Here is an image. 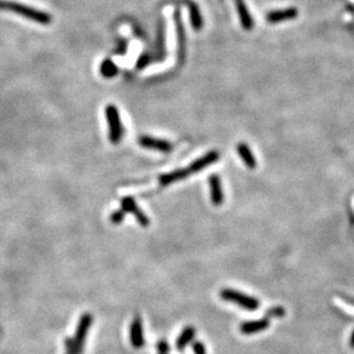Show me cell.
I'll list each match as a JSON object with an SVG mask.
<instances>
[{"label": "cell", "instance_id": "9c48e42d", "mask_svg": "<svg viewBox=\"0 0 354 354\" xmlns=\"http://www.w3.org/2000/svg\"><path fill=\"white\" fill-rule=\"evenodd\" d=\"M220 159V153L217 151H209L208 153H206L205 156H202L193 161L189 167H187V171L190 172V174H195V173H199L201 171H204L205 168H207L208 166H211L213 164Z\"/></svg>", "mask_w": 354, "mask_h": 354}, {"label": "cell", "instance_id": "5bb4252c", "mask_svg": "<svg viewBox=\"0 0 354 354\" xmlns=\"http://www.w3.org/2000/svg\"><path fill=\"white\" fill-rule=\"evenodd\" d=\"M189 175H190V172L187 171V168H179L171 173H167V174H162L159 177V183L162 186H167L169 184L179 182V180L187 178Z\"/></svg>", "mask_w": 354, "mask_h": 354}, {"label": "cell", "instance_id": "9a60e30c", "mask_svg": "<svg viewBox=\"0 0 354 354\" xmlns=\"http://www.w3.org/2000/svg\"><path fill=\"white\" fill-rule=\"evenodd\" d=\"M194 337H195V328H193L192 326L185 327L182 330V333L179 334L178 338L176 339V343H175L176 349L178 350L179 352L184 351V350L187 348V345H189L190 343H192Z\"/></svg>", "mask_w": 354, "mask_h": 354}, {"label": "cell", "instance_id": "ac0fdd59", "mask_svg": "<svg viewBox=\"0 0 354 354\" xmlns=\"http://www.w3.org/2000/svg\"><path fill=\"white\" fill-rule=\"evenodd\" d=\"M119 73V68L110 59H106L100 65V74L105 79H113Z\"/></svg>", "mask_w": 354, "mask_h": 354}, {"label": "cell", "instance_id": "d6986e66", "mask_svg": "<svg viewBox=\"0 0 354 354\" xmlns=\"http://www.w3.org/2000/svg\"><path fill=\"white\" fill-rule=\"evenodd\" d=\"M65 348L67 350V354H82L83 349L74 342L73 338H65Z\"/></svg>", "mask_w": 354, "mask_h": 354}, {"label": "cell", "instance_id": "3957f363", "mask_svg": "<svg viewBox=\"0 0 354 354\" xmlns=\"http://www.w3.org/2000/svg\"><path fill=\"white\" fill-rule=\"evenodd\" d=\"M220 297L222 300L234 302V304L238 305L239 307L244 308L246 311H257V309L260 307V301L258 300L257 298L249 296V294H245L243 292H239V291L229 289V287L221 290Z\"/></svg>", "mask_w": 354, "mask_h": 354}, {"label": "cell", "instance_id": "484cf974", "mask_svg": "<svg viewBox=\"0 0 354 354\" xmlns=\"http://www.w3.org/2000/svg\"><path fill=\"white\" fill-rule=\"evenodd\" d=\"M342 298H343V299H344L346 302H348V304H351L352 306H354V299H353V298H350V297H348V296H342Z\"/></svg>", "mask_w": 354, "mask_h": 354}, {"label": "cell", "instance_id": "30bf717a", "mask_svg": "<svg viewBox=\"0 0 354 354\" xmlns=\"http://www.w3.org/2000/svg\"><path fill=\"white\" fill-rule=\"evenodd\" d=\"M209 183V194H211V201L214 206H221L224 201V192L222 187V182L219 175L213 174L208 178Z\"/></svg>", "mask_w": 354, "mask_h": 354}, {"label": "cell", "instance_id": "7402d4cb", "mask_svg": "<svg viewBox=\"0 0 354 354\" xmlns=\"http://www.w3.org/2000/svg\"><path fill=\"white\" fill-rule=\"evenodd\" d=\"M284 315H285V309L281 307V306H275V307H271L270 309H268V311L266 312V316H267V319L284 318Z\"/></svg>", "mask_w": 354, "mask_h": 354}, {"label": "cell", "instance_id": "6da1fadb", "mask_svg": "<svg viewBox=\"0 0 354 354\" xmlns=\"http://www.w3.org/2000/svg\"><path fill=\"white\" fill-rule=\"evenodd\" d=\"M0 10L17 14V15L23 16L42 25H49L52 23V16L49 13L36 9L34 7L22 5L20 2L12 1V0H0Z\"/></svg>", "mask_w": 354, "mask_h": 354}, {"label": "cell", "instance_id": "603a6c76", "mask_svg": "<svg viewBox=\"0 0 354 354\" xmlns=\"http://www.w3.org/2000/svg\"><path fill=\"white\" fill-rule=\"evenodd\" d=\"M151 61H152V57H151L150 54L144 53V54L141 55V57H139V59L137 60V64H136V68H137L138 71H142V69H144V68L147 67V66L150 65Z\"/></svg>", "mask_w": 354, "mask_h": 354}, {"label": "cell", "instance_id": "4316f807", "mask_svg": "<svg viewBox=\"0 0 354 354\" xmlns=\"http://www.w3.org/2000/svg\"><path fill=\"white\" fill-rule=\"evenodd\" d=\"M350 346H351L352 349H354V330L351 335V337H350Z\"/></svg>", "mask_w": 354, "mask_h": 354}, {"label": "cell", "instance_id": "d4e9b609", "mask_svg": "<svg viewBox=\"0 0 354 354\" xmlns=\"http://www.w3.org/2000/svg\"><path fill=\"white\" fill-rule=\"evenodd\" d=\"M157 350H158V352L159 353H162V354H168L169 352H171V346H169L168 344V342H166V341H159L157 343Z\"/></svg>", "mask_w": 354, "mask_h": 354}, {"label": "cell", "instance_id": "ffe728a7", "mask_svg": "<svg viewBox=\"0 0 354 354\" xmlns=\"http://www.w3.org/2000/svg\"><path fill=\"white\" fill-rule=\"evenodd\" d=\"M165 55H166L165 34H164V27H161L159 30V38H158V58H159V60H162V59L165 58Z\"/></svg>", "mask_w": 354, "mask_h": 354}, {"label": "cell", "instance_id": "5b68a950", "mask_svg": "<svg viewBox=\"0 0 354 354\" xmlns=\"http://www.w3.org/2000/svg\"><path fill=\"white\" fill-rule=\"evenodd\" d=\"M138 144L144 149L153 150L161 153H171L174 150V145L169 141L151 137V136H141L138 138Z\"/></svg>", "mask_w": 354, "mask_h": 354}, {"label": "cell", "instance_id": "277c9868", "mask_svg": "<svg viewBox=\"0 0 354 354\" xmlns=\"http://www.w3.org/2000/svg\"><path fill=\"white\" fill-rule=\"evenodd\" d=\"M121 208H122L125 213L132 214L141 227L143 228L150 227L151 224L150 219L147 217L146 214L138 207L137 202H136V200L132 197H124L121 199Z\"/></svg>", "mask_w": 354, "mask_h": 354}, {"label": "cell", "instance_id": "52a82bcc", "mask_svg": "<svg viewBox=\"0 0 354 354\" xmlns=\"http://www.w3.org/2000/svg\"><path fill=\"white\" fill-rule=\"evenodd\" d=\"M129 337H130V344L134 349H142L145 345V338H144V328L143 320L141 315H136L131 321L130 329H129Z\"/></svg>", "mask_w": 354, "mask_h": 354}, {"label": "cell", "instance_id": "ba28073f", "mask_svg": "<svg viewBox=\"0 0 354 354\" xmlns=\"http://www.w3.org/2000/svg\"><path fill=\"white\" fill-rule=\"evenodd\" d=\"M92 322H93V316H92L90 313H84V314L81 315L79 324H77L76 328V333L75 337H74V342L76 343L80 348H84V344H86V339L88 337V330L92 326Z\"/></svg>", "mask_w": 354, "mask_h": 354}, {"label": "cell", "instance_id": "8992f818", "mask_svg": "<svg viewBox=\"0 0 354 354\" xmlns=\"http://www.w3.org/2000/svg\"><path fill=\"white\" fill-rule=\"evenodd\" d=\"M174 21L176 25V35H177V44H178V62L183 64L185 60L186 55V34L184 30V25L182 22V17H180L179 9H176L174 12Z\"/></svg>", "mask_w": 354, "mask_h": 354}, {"label": "cell", "instance_id": "2e32d148", "mask_svg": "<svg viewBox=\"0 0 354 354\" xmlns=\"http://www.w3.org/2000/svg\"><path fill=\"white\" fill-rule=\"evenodd\" d=\"M237 153L241 157L243 162L246 165V167H249L250 169H254L257 167L256 157L253 156L249 145H246L245 143H239L237 145Z\"/></svg>", "mask_w": 354, "mask_h": 354}, {"label": "cell", "instance_id": "8fae6325", "mask_svg": "<svg viewBox=\"0 0 354 354\" xmlns=\"http://www.w3.org/2000/svg\"><path fill=\"white\" fill-rule=\"evenodd\" d=\"M269 326H270V321L267 318L253 321H245V322H243L241 326H239V331H241L243 335H254L268 329Z\"/></svg>", "mask_w": 354, "mask_h": 354}, {"label": "cell", "instance_id": "7a4b0ae2", "mask_svg": "<svg viewBox=\"0 0 354 354\" xmlns=\"http://www.w3.org/2000/svg\"><path fill=\"white\" fill-rule=\"evenodd\" d=\"M107 125H108V139L113 145H117L122 142L124 136V128L121 121L119 109L114 105H107L105 108Z\"/></svg>", "mask_w": 354, "mask_h": 354}, {"label": "cell", "instance_id": "7c38bea8", "mask_svg": "<svg viewBox=\"0 0 354 354\" xmlns=\"http://www.w3.org/2000/svg\"><path fill=\"white\" fill-rule=\"evenodd\" d=\"M298 16V9L294 7H289V8L271 10L266 15V20L269 23H281L284 21L292 20Z\"/></svg>", "mask_w": 354, "mask_h": 354}, {"label": "cell", "instance_id": "cb8c5ba5", "mask_svg": "<svg viewBox=\"0 0 354 354\" xmlns=\"http://www.w3.org/2000/svg\"><path fill=\"white\" fill-rule=\"evenodd\" d=\"M192 352L193 354H207L205 344L200 341H194L192 343Z\"/></svg>", "mask_w": 354, "mask_h": 354}, {"label": "cell", "instance_id": "e0dca14e", "mask_svg": "<svg viewBox=\"0 0 354 354\" xmlns=\"http://www.w3.org/2000/svg\"><path fill=\"white\" fill-rule=\"evenodd\" d=\"M186 3H187V7H189L191 25H192V28L195 31H200L202 25H204V21H202L200 9H199L197 3L191 1V0H187Z\"/></svg>", "mask_w": 354, "mask_h": 354}, {"label": "cell", "instance_id": "4fadbf2b", "mask_svg": "<svg viewBox=\"0 0 354 354\" xmlns=\"http://www.w3.org/2000/svg\"><path fill=\"white\" fill-rule=\"evenodd\" d=\"M236 3V8H237V13L239 16V20H241L242 27L245 29V30H252L254 27V21L253 17L251 15L250 10L246 6V3L244 0H234Z\"/></svg>", "mask_w": 354, "mask_h": 354}, {"label": "cell", "instance_id": "83f0119b", "mask_svg": "<svg viewBox=\"0 0 354 354\" xmlns=\"http://www.w3.org/2000/svg\"><path fill=\"white\" fill-rule=\"evenodd\" d=\"M159 354H162V353H159Z\"/></svg>", "mask_w": 354, "mask_h": 354}, {"label": "cell", "instance_id": "44dd1931", "mask_svg": "<svg viewBox=\"0 0 354 354\" xmlns=\"http://www.w3.org/2000/svg\"><path fill=\"white\" fill-rule=\"evenodd\" d=\"M124 217H125V212L122 208H120V209H116V211H114L113 213H110L109 221L113 224H116L117 226V224H121L123 222Z\"/></svg>", "mask_w": 354, "mask_h": 354}]
</instances>
